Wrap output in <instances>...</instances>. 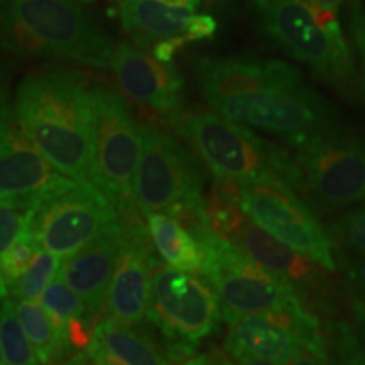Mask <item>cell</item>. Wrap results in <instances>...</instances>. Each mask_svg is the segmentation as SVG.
<instances>
[{
  "label": "cell",
  "mask_w": 365,
  "mask_h": 365,
  "mask_svg": "<svg viewBox=\"0 0 365 365\" xmlns=\"http://www.w3.org/2000/svg\"><path fill=\"white\" fill-rule=\"evenodd\" d=\"M16 113L36 148L59 175L88 180L90 98L81 76L70 71L26 76L17 88Z\"/></svg>",
  "instance_id": "1"
},
{
  "label": "cell",
  "mask_w": 365,
  "mask_h": 365,
  "mask_svg": "<svg viewBox=\"0 0 365 365\" xmlns=\"http://www.w3.org/2000/svg\"><path fill=\"white\" fill-rule=\"evenodd\" d=\"M205 213L213 234L230 242L262 269L284 279L308 309L313 307L327 312L330 308L331 281L327 274L330 271L274 239L250 220L240 208L237 182L215 180L205 196Z\"/></svg>",
  "instance_id": "2"
},
{
  "label": "cell",
  "mask_w": 365,
  "mask_h": 365,
  "mask_svg": "<svg viewBox=\"0 0 365 365\" xmlns=\"http://www.w3.org/2000/svg\"><path fill=\"white\" fill-rule=\"evenodd\" d=\"M171 122L215 180H279L296 190L293 156L262 139L250 127L213 110L180 113Z\"/></svg>",
  "instance_id": "3"
},
{
  "label": "cell",
  "mask_w": 365,
  "mask_h": 365,
  "mask_svg": "<svg viewBox=\"0 0 365 365\" xmlns=\"http://www.w3.org/2000/svg\"><path fill=\"white\" fill-rule=\"evenodd\" d=\"M115 223V208L102 190L90 180L61 176L38 195L26 232L63 261Z\"/></svg>",
  "instance_id": "4"
},
{
  "label": "cell",
  "mask_w": 365,
  "mask_h": 365,
  "mask_svg": "<svg viewBox=\"0 0 365 365\" xmlns=\"http://www.w3.org/2000/svg\"><path fill=\"white\" fill-rule=\"evenodd\" d=\"M294 145L296 188L318 207L365 205V140L335 127Z\"/></svg>",
  "instance_id": "5"
},
{
  "label": "cell",
  "mask_w": 365,
  "mask_h": 365,
  "mask_svg": "<svg viewBox=\"0 0 365 365\" xmlns=\"http://www.w3.org/2000/svg\"><path fill=\"white\" fill-rule=\"evenodd\" d=\"M218 296L198 274L170 266L153 271L148 319L163 333L175 362L195 352L220 319Z\"/></svg>",
  "instance_id": "6"
},
{
  "label": "cell",
  "mask_w": 365,
  "mask_h": 365,
  "mask_svg": "<svg viewBox=\"0 0 365 365\" xmlns=\"http://www.w3.org/2000/svg\"><path fill=\"white\" fill-rule=\"evenodd\" d=\"M202 245V274L215 289L227 323L245 314L304 307L298 293L284 279L250 261L230 242L212 234Z\"/></svg>",
  "instance_id": "7"
},
{
  "label": "cell",
  "mask_w": 365,
  "mask_h": 365,
  "mask_svg": "<svg viewBox=\"0 0 365 365\" xmlns=\"http://www.w3.org/2000/svg\"><path fill=\"white\" fill-rule=\"evenodd\" d=\"M90 98L91 163L88 180L110 200L130 196L139 166L140 125L129 103L107 86H95Z\"/></svg>",
  "instance_id": "8"
},
{
  "label": "cell",
  "mask_w": 365,
  "mask_h": 365,
  "mask_svg": "<svg viewBox=\"0 0 365 365\" xmlns=\"http://www.w3.org/2000/svg\"><path fill=\"white\" fill-rule=\"evenodd\" d=\"M266 33L291 56L335 86L354 83L352 49L344 31L328 33L304 0H247Z\"/></svg>",
  "instance_id": "9"
},
{
  "label": "cell",
  "mask_w": 365,
  "mask_h": 365,
  "mask_svg": "<svg viewBox=\"0 0 365 365\" xmlns=\"http://www.w3.org/2000/svg\"><path fill=\"white\" fill-rule=\"evenodd\" d=\"M140 139L132 193L144 215H170L185 205L205 202L202 171L176 137L156 125L140 124Z\"/></svg>",
  "instance_id": "10"
},
{
  "label": "cell",
  "mask_w": 365,
  "mask_h": 365,
  "mask_svg": "<svg viewBox=\"0 0 365 365\" xmlns=\"http://www.w3.org/2000/svg\"><path fill=\"white\" fill-rule=\"evenodd\" d=\"M240 208L254 223L327 271L335 272L331 239L294 188L279 180L237 182Z\"/></svg>",
  "instance_id": "11"
},
{
  "label": "cell",
  "mask_w": 365,
  "mask_h": 365,
  "mask_svg": "<svg viewBox=\"0 0 365 365\" xmlns=\"http://www.w3.org/2000/svg\"><path fill=\"white\" fill-rule=\"evenodd\" d=\"M218 115L298 144L335 127L331 108L304 85L269 88L208 102Z\"/></svg>",
  "instance_id": "12"
},
{
  "label": "cell",
  "mask_w": 365,
  "mask_h": 365,
  "mask_svg": "<svg viewBox=\"0 0 365 365\" xmlns=\"http://www.w3.org/2000/svg\"><path fill=\"white\" fill-rule=\"evenodd\" d=\"M2 7L61 56L110 70L113 46L76 0H6Z\"/></svg>",
  "instance_id": "13"
},
{
  "label": "cell",
  "mask_w": 365,
  "mask_h": 365,
  "mask_svg": "<svg viewBox=\"0 0 365 365\" xmlns=\"http://www.w3.org/2000/svg\"><path fill=\"white\" fill-rule=\"evenodd\" d=\"M227 352L287 365L303 346L325 345L317 314L308 308L245 314L227 323Z\"/></svg>",
  "instance_id": "14"
},
{
  "label": "cell",
  "mask_w": 365,
  "mask_h": 365,
  "mask_svg": "<svg viewBox=\"0 0 365 365\" xmlns=\"http://www.w3.org/2000/svg\"><path fill=\"white\" fill-rule=\"evenodd\" d=\"M117 17L137 48L164 63H171L186 44L212 39L218 27L210 14L168 6L161 0H118Z\"/></svg>",
  "instance_id": "15"
},
{
  "label": "cell",
  "mask_w": 365,
  "mask_h": 365,
  "mask_svg": "<svg viewBox=\"0 0 365 365\" xmlns=\"http://www.w3.org/2000/svg\"><path fill=\"white\" fill-rule=\"evenodd\" d=\"M110 71L124 97L173 120L181 113L182 78L171 63L159 61L134 44L113 46Z\"/></svg>",
  "instance_id": "16"
},
{
  "label": "cell",
  "mask_w": 365,
  "mask_h": 365,
  "mask_svg": "<svg viewBox=\"0 0 365 365\" xmlns=\"http://www.w3.org/2000/svg\"><path fill=\"white\" fill-rule=\"evenodd\" d=\"M61 176L36 148L16 108L0 105V200L39 195Z\"/></svg>",
  "instance_id": "17"
},
{
  "label": "cell",
  "mask_w": 365,
  "mask_h": 365,
  "mask_svg": "<svg viewBox=\"0 0 365 365\" xmlns=\"http://www.w3.org/2000/svg\"><path fill=\"white\" fill-rule=\"evenodd\" d=\"M195 71L207 102L303 85L299 70L279 59L202 58L195 63Z\"/></svg>",
  "instance_id": "18"
},
{
  "label": "cell",
  "mask_w": 365,
  "mask_h": 365,
  "mask_svg": "<svg viewBox=\"0 0 365 365\" xmlns=\"http://www.w3.org/2000/svg\"><path fill=\"white\" fill-rule=\"evenodd\" d=\"M124 242L120 227L115 223L59 266L56 277L80 296L95 323L105 312V298Z\"/></svg>",
  "instance_id": "19"
},
{
  "label": "cell",
  "mask_w": 365,
  "mask_h": 365,
  "mask_svg": "<svg viewBox=\"0 0 365 365\" xmlns=\"http://www.w3.org/2000/svg\"><path fill=\"white\" fill-rule=\"evenodd\" d=\"M159 266L153 240H125L105 298L107 317L125 325H140L148 317L153 271Z\"/></svg>",
  "instance_id": "20"
},
{
  "label": "cell",
  "mask_w": 365,
  "mask_h": 365,
  "mask_svg": "<svg viewBox=\"0 0 365 365\" xmlns=\"http://www.w3.org/2000/svg\"><path fill=\"white\" fill-rule=\"evenodd\" d=\"M86 352L91 357L112 359L124 365L175 364L170 349L158 344L143 327L125 325L108 317L95 325L93 340Z\"/></svg>",
  "instance_id": "21"
},
{
  "label": "cell",
  "mask_w": 365,
  "mask_h": 365,
  "mask_svg": "<svg viewBox=\"0 0 365 365\" xmlns=\"http://www.w3.org/2000/svg\"><path fill=\"white\" fill-rule=\"evenodd\" d=\"M150 240L159 257L178 271L202 274L205 264L203 245L166 213L145 215Z\"/></svg>",
  "instance_id": "22"
},
{
  "label": "cell",
  "mask_w": 365,
  "mask_h": 365,
  "mask_svg": "<svg viewBox=\"0 0 365 365\" xmlns=\"http://www.w3.org/2000/svg\"><path fill=\"white\" fill-rule=\"evenodd\" d=\"M16 313L39 362L43 365H58V335L43 304L33 299H21L16 303Z\"/></svg>",
  "instance_id": "23"
},
{
  "label": "cell",
  "mask_w": 365,
  "mask_h": 365,
  "mask_svg": "<svg viewBox=\"0 0 365 365\" xmlns=\"http://www.w3.org/2000/svg\"><path fill=\"white\" fill-rule=\"evenodd\" d=\"M41 304L44 307L46 313H48L49 319H51L54 330H56L58 345L59 339L65 335L66 328L73 322L81 318H90V314L85 308V303L81 301L80 296L65 281L59 279V277H56L51 284L46 287L44 293L41 294Z\"/></svg>",
  "instance_id": "24"
},
{
  "label": "cell",
  "mask_w": 365,
  "mask_h": 365,
  "mask_svg": "<svg viewBox=\"0 0 365 365\" xmlns=\"http://www.w3.org/2000/svg\"><path fill=\"white\" fill-rule=\"evenodd\" d=\"M0 344L6 365H43L17 319L16 303L9 298L0 304Z\"/></svg>",
  "instance_id": "25"
},
{
  "label": "cell",
  "mask_w": 365,
  "mask_h": 365,
  "mask_svg": "<svg viewBox=\"0 0 365 365\" xmlns=\"http://www.w3.org/2000/svg\"><path fill=\"white\" fill-rule=\"evenodd\" d=\"M327 365H365V335L346 322L328 325Z\"/></svg>",
  "instance_id": "26"
},
{
  "label": "cell",
  "mask_w": 365,
  "mask_h": 365,
  "mask_svg": "<svg viewBox=\"0 0 365 365\" xmlns=\"http://www.w3.org/2000/svg\"><path fill=\"white\" fill-rule=\"evenodd\" d=\"M0 46L7 51L26 58L53 56L51 49L6 9L0 6Z\"/></svg>",
  "instance_id": "27"
},
{
  "label": "cell",
  "mask_w": 365,
  "mask_h": 365,
  "mask_svg": "<svg viewBox=\"0 0 365 365\" xmlns=\"http://www.w3.org/2000/svg\"><path fill=\"white\" fill-rule=\"evenodd\" d=\"M61 259L56 255L39 250L31 267L22 274V277L11 289V298L16 299H36L44 293V289L56 279Z\"/></svg>",
  "instance_id": "28"
},
{
  "label": "cell",
  "mask_w": 365,
  "mask_h": 365,
  "mask_svg": "<svg viewBox=\"0 0 365 365\" xmlns=\"http://www.w3.org/2000/svg\"><path fill=\"white\" fill-rule=\"evenodd\" d=\"M39 250L41 247L38 242L27 232H24L12 245H9L4 250V254L0 255V272H2L4 281L9 286V291L21 279L22 274L31 267Z\"/></svg>",
  "instance_id": "29"
},
{
  "label": "cell",
  "mask_w": 365,
  "mask_h": 365,
  "mask_svg": "<svg viewBox=\"0 0 365 365\" xmlns=\"http://www.w3.org/2000/svg\"><path fill=\"white\" fill-rule=\"evenodd\" d=\"M330 239L350 252L365 255V205L354 208L333 223Z\"/></svg>",
  "instance_id": "30"
},
{
  "label": "cell",
  "mask_w": 365,
  "mask_h": 365,
  "mask_svg": "<svg viewBox=\"0 0 365 365\" xmlns=\"http://www.w3.org/2000/svg\"><path fill=\"white\" fill-rule=\"evenodd\" d=\"M349 276L357 313L365 318V255H360V259L355 261L354 267L349 269Z\"/></svg>",
  "instance_id": "31"
},
{
  "label": "cell",
  "mask_w": 365,
  "mask_h": 365,
  "mask_svg": "<svg viewBox=\"0 0 365 365\" xmlns=\"http://www.w3.org/2000/svg\"><path fill=\"white\" fill-rule=\"evenodd\" d=\"M287 365H327L325 345L303 346Z\"/></svg>",
  "instance_id": "32"
},
{
  "label": "cell",
  "mask_w": 365,
  "mask_h": 365,
  "mask_svg": "<svg viewBox=\"0 0 365 365\" xmlns=\"http://www.w3.org/2000/svg\"><path fill=\"white\" fill-rule=\"evenodd\" d=\"M61 365H124L117 360L112 359H97V357H91L88 352H81L73 355L71 359H68L66 362H63Z\"/></svg>",
  "instance_id": "33"
},
{
  "label": "cell",
  "mask_w": 365,
  "mask_h": 365,
  "mask_svg": "<svg viewBox=\"0 0 365 365\" xmlns=\"http://www.w3.org/2000/svg\"><path fill=\"white\" fill-rule=\"evenodd\" d=\"M304 2L309 4V6H317L325 9V11H333L336 12V9H340L346 0H304Z\"/></svg>",
  "instance_id": "34"
},
{
  "label": "cell",
  "mask_w": 365,
  "mask_h": 365,
  "mask_svg": "<svg viewBox=\"0 0 365 365\" xmlns=\"http://www.w3.org/2000/svg\"><path fill=\"white\" fill-rule=\"evenodd\" d=\"M235 360H237V365H279L276 362H271V360H264L257 357H240Z\"/></svg>",
  "instance_id": "35"
},
{
  "label": "cell",
  "mask_w": 365,
  "mask_h": 365,
  "mask_svg": "<svg viewBox=\"0 0 365 365\" xmlns=\"http://www.w3.org/2000/svg\"><path fill=\"white\" fill-rule=\"evenodd\" d=\"M198 7H207V9H222L227 4V0H196Z\"/></svg>",
  "instance_id": "36"
},
{
  "label": "cell",
  "mask_w": 365,
  "mask_h": 365,
  "mask_svg": "<svg viewBox=\"0 0 365 365\" xmlns=\"http://www.w3.org/2000/svg\"><path fill=\"white\" fill-rule=\"evenodd\" d=\"M182 365H213V362H212V357H210V355H198V357L191 359Z\"/></svg>",
  "instance_id": "37"
},
{
  "label": "cell",
  "mask_w": 365,
  "mask_h": 365,
  "mask_svg": "<svg viewBox=\"0 0 365 365\" xmlns=\"http://www.w3.org/2000/svg\"><path fill=\"white\" fill-rule=\"evenodd\" d=\"M210 357H212V362H213V365H237V364H232L230 360H228L223 354L210 355Z\"/></svg>",
  "instance_id": "38"
},
{
  "label": "cell",
  "mask_w": 365,
  "mask_h": 365,
  "mask_svg": "<svg viewBox=\"0 0 365 365\" xmlns=\"http://www.w3.org/2000/svg\"><path fill=\"white\" fill-rule=\"evenodd\" d=\"M0 365H6V364H4V354H2V344H0Z\"/></svg>",
  "instance_id": "39"
},
{
  "label": "cell",
  "mask_w": 365,
  "mask_h": 365,
  "mask_svg": "<svg viewBox=\"0 0 365 365\" xmlns=\"http://www.w3.org/2000/svg\"><path fill=\"white\" fill-rule=\"evenodd\" d=\"M76 2H91V0H76Z\"/></svg>",
  "instance_id": "40"
},
{
  "label": "cell",
  "mask_w": 365,
  "mask_h": 365,
  "mask_svg": "<svg viewBox=\"0 0 365 365\" xmlns=\"http://www.w3.org/2000/svg\"><path fill=\"white\" fill-rule=\"evenodd\" d=\"M364 86H365V81H364Z\"/></svg>",
  "instance_id": "41"
}]
</instances>
